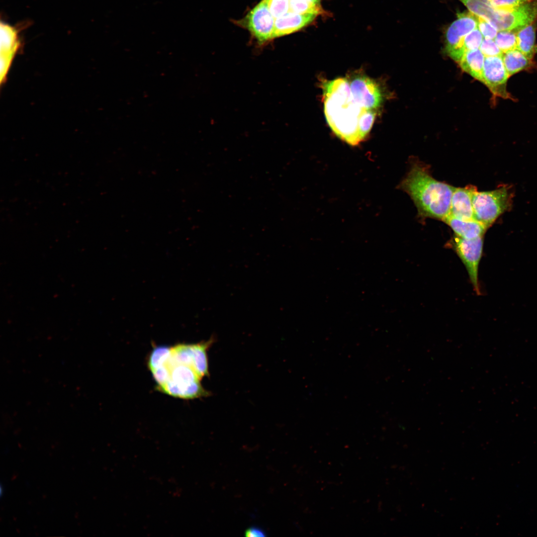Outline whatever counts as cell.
I'll return each mask as SVG.
<instances>
[{
	"mask_svg": "<svg viewBox=\"0 0 537 537\" xmlns=\"http://www.w3.org/2000/svg\"><path fill=\"white\" fill-rule=\"evenodd\" d=\"M322 85L324 113L331 129L349 145H358L363 141L359 132V120L367 110L355 100L347 78L325 81Z\"/></svg>",
	"mask_w": 537,
	"mask_h": 537,
	"instance_id": "7a4b0ae2",
	"label": "cell"
},
{
	"mask_svg": "<svg viewBox=\"0 0 537 537\" xmlns=\"http://www.w3.org/2000/svg\"><path fill=\"white\" fill-rule=\"evenodd\" d=\"M320 0H290L289 11L297 13H314L321 11Z\"/></svg>",
	"mask_w": 537,
	"mask_h": 537,
	"instance_id": "d6986e66",
	"label": "cell"
},
{
	"mask_svg": "<svg viewBox=\"0 0 537 537\" xmlns=\"http://www.w3.org/2000/svg\"><path fill=\"white\" fill-rule=\"evenodd\" d=\"M476 190V187L471 184L463 187H455L448 215L462 220H475L472 199Z\"/></svg>",
	"mask_w": 537,
	"mask_h": 537,
	"instance_id": "8fae6325",
	"label": "cell"
},
{
	"mask_svg": "<svg viewBox=\"0 0 537 537\" xmlns=\"http://www.w3.org/2000/svg\"><path fill=\"white\" fill-rule=\"evenodd\" d=\"M275 18L289 11L290 0H263Z\"/></svg>",
	"mask_w": 537,
	"mask_h": 537,
	"instance_id": "7402d4cb",
	"label": "cell"
},
{
	"mask_svg": "<svg viewBox=\"0 0 537 537\" xmlns=\"http://www.w3.org/2000/svg\"><path fill=\"white\" fill-rule=\"evenodd\" d=\"M479 49L485 56H502L503 53L493 39L484 38L479 47Z\"/></svg>",
	"mask_w": 537,
	"mask_h": 537,
	"instance_id": "cb8c5ba5",
	"label": "cell"
},
{
	"mask_svg": "<svg viewBox=\"0 0 537 537\" xmlns=\"http://www.w3.org/2000/svg\"><path fill=\"white\" fill-rule=\"evenodd\" d=\"M246 537H262L266 536V533L261 528L257 527H252L248 528L245 532Z\"/></svg>",
	"mask_w": 537,
	"mask_h": 537,
	"instance_id": "4316f807",
	"label": "cell"
},
{
	"mask_svg": "<svg viewBox=\"0 0 537 537\" xmlns=\"http://www.w3.org/2000/svg\"><path fill=\"white\" fill-rule=\"evenodd\" d=\"M494 7L498 10H511L530 0H490Z\"/></svg>",
	"mask_w": 537,
	"mask_h": 537,
	"instance_id": "d4e9b609",
	"label": "cell"
},
{
	"mask_svg": "<svg viewBox=\"0 0 537 537\" xmlns=\"http://www.w3.org/2000/svg\"><path fill=\"white\" fill-rule=\"evenodd\" d=\"M475 15L482 17L491 24L496 9L490 0H460Z\"/></svg>",
	"mask_w": 537,
	"mask_h": 537,
	"instance_id": "ac0fdd59",
	"label": "cell"
},
{
	"mask_svg": "<svg viewBox=\"0 0 537 537\" xmlns=\"http://www.w3.org/2000/svg\"><path fill=\"white\" fill-rule=\"evenodd\" d=\"M19 46L16 29L4 23L0 24V55L14 57Z\"/></svg>",
	"mask_w": 537,
	"mask_h": 537,
	"instance_id": "e0dca14e",
	"label": "cell"
},
{
	"mask_svg": "<svg viewBox=\"0 0 537 537\" xmlns=\"http://www.w3.org/2000/svg\"><path fill=\"white\" fill-rule=\"evenodd\" d=\"M509 77L502 56L485 57L482 82L494 95L505 99L512 98L506 89Z\"/></svg>",
	"mask_w": 537,
	"mask_h": 537,
	"instance_id": "30bf717a",
	"label": "cell"
},
{
	"mask_svg": "<svg viewBox=\"0 0 537 537\" xmlns=\"http://www.w3.org/2000/svg\"><path fill=\"white\" fill-rule=\"evenodd\" d=\"M483 37L478 28L466 35L463 39L462 46L463 54L468 51L479 49L483 41Z\"/></svg>",
	"mask_w": 537,
	"mask_h": 537,
	"instance_id": "44dd1931",
	"label": "cell"
},
{
	"mask_svg": "<svg viewBox=\"0 0 537 537\" xmlns=\"http://www.w3.org/2000/svg\"><path fill=\"white\" fill-rule=\"evenodd\" d=\"M512 196L509 187L505 185L491 191L477 189L472 199L474 219L488 229L511 206Z\"/></svg>",
	"mask_w": 537,
	"mask_h": 537,
	"instance_id": "277c9868",
	"label": "cell"
},
{
	"mask_svg": "<svg viewBox=\"0 0 537 537\" xmlns=\"http://www.w3.org/2000/svg\"><path fill=\"white\" fill-rule=\"evenodd\" d=\"M478 17L477 28L485 39H493L497 34V29L484 18Z\"/></svg>",
	"mask_w": 537,
	"mask_h": 537,
	"instance_id": "484cf974",
	"label": "cell"
},
{
	"mask_svg": "<svg viewBox=\"0 0 537 537\" xmlns=\"http://www.w3.org/2000/svg\"><path fill=\"white\" fill-rule=\"evenodd\" d=\"M443 221L452 230L454 235L465 239H474L483 236L487 228L476 220L465 221L450 215Z\"/></svg>",
	"mask_w": 537,
	"mask_h": 537,
	"instance_id": "4fadbf2b",
	"label": "cell"
},
{
	"mask_svg": "<svg viewBox=\"0 0 537 537\" xmlns=\"http://www.w3.org/2000/svg\"><path fill=\"white\" fill-rule=\"evenodd\" d=\"M447 245L460 259L466 268L474 290L476 294H480L478 268L483 252V236L465 239L454 235Z\"/></svg>",
	"mask_w": 537,
	"mask_h": 537,
	"instance_id": "5b68a950",
	"label": "cell"
},
{
	"mask_svg": "<svg viewBox=\"0 0 537 537\" xmlns=\"http://www.w3.org/2000/svg\"><path fill=\"white\" fill-rule=\"evenodd\" d=\"M275 19L262 0L249 12L244 24L259 44L262 45L273 39Z\"/></svg>",
	"mask_w": 537,
	"mask_h": 537,
	"instance_id": "9c48e42d",
	"label": "cell"
},
{
	"mask_svg": "<svg viewBox=\"0 0 537 537\" xmlns=\"http://www.w3.org/2000/svg\"><path fill=\"white\" fill-rule=\"evenodd\" d=\"M484 59L479 48L466 52L458 62L463 70L482 82Z\"/></svg>",
	"mask_w": 537,
	"mask_h": 537,
	"instance_id": "9a60e30c",
	"label": "cell"
},
{
	"mask_svg": "<svg viewBox=\"0 0 537 537\" xmlns=\"http://www.w3.org/2000/svg\"><path fill=\"white\" fill-rule=\"evenodd\" d=\"M348 80L353 97L360 107L375 110L380 107L383 96L380 88L374 80L360 72L352 75Z\"/></svg>",
	"mask_w": 537,
	"mask_h": 537,
	"instance_id": "ba28073f",
	"label": "cell"
},
{
	"mask_svg": "<svg viewBox=\"0 0 537 537\" xmlns=\"http://www.w3.org/2000/svg\"><path fill=\"white\" fill-rule=\"evenodd\" d=\"M502 59L509 77L521 71L537 68L533 59L527 57L517 49L503 53Z\"/></svg>",
	"mask_w": 537,
	"mask_h": 537,
	"instance_id": "5bb4252c",
	"label": "cell"
},
{
	"mask_svg": "<svg viewBox=\"0 0 537 537\" xmlns=\"http://www.w3.org/2000/svg\"><path fill=\"white\" fill-rule=\"evenodd\" d=\"M457 18L448 27L446 34V49L458 62L463 53L462 46L465 36L477 28L478 17L471 12L458 13Z\"/></svg>",
	"mask_w": 537,
	"mask_h": 537,
	"instance_id": "52a82bcc",
	"label": "cell"
},
{
	"mask_svg": "<svg viewBox=\"0 0 537 537\" xmlns=\"http://www.w3.org/2000/svg\"><path fill=\"white\" fill-rule=\"evenodd\" d=\"M214 338L195 344L180 343L170 347L169 357L174 362L191 367L202 379L209 375L207 351Z\"/></svg>",
	"mask_w": 537,
	"mask_h": 537,
	"instance_id": "8992f818",
	"label": "cell"
},
{
	"mask_svg": "<svg viewBox=\"0 0 537 537\" xmlns=\"http://www.w3.org/2000/svg\"><path fill=\"white\" fill-rule=\"evenodd\" d=\"M494 39L495 42L503 53L517 49V33L513 30L500 31Z\"/></svg>",
	"mask_w": 537,
	"mask_h": 537,
	"instance_id": "ffe728a7",
	"label": "cell"
},
{
	"mask_svg": "<svg viewBox=\"0 0 537 537\" xmlns=\"http://www.w3.org/2000/svg\"><path fill=\"white\" fill-rule=\"evenodd\" d=\"M317 15L288 11L275 18L273 38L296 32L311 23Z\"/></svg>",
	"mask_w": 537,
	"mask_h": 537,
	"instance_id": "7c38bea8",
	"label": "cell"
},
{
	"mask_svg": "<svg viewBox=\"0 0 537 537\" xmlns=\"http://www.w3.org/2000/svg\"><path fill=\"white\" fill-rule=\"evenodd\" d=\"M517 49L525 55L533 59L537 53L536 44V27L531 23L519 30L517 33Z\"/></svg>",
	"mask_w": 537,
	"mask_h": 537,
	"instance_id": "2e32d148",
	"label": "cell"
},
{
	"mask_svg": "<svg viewBox=\"0 0 537 537\" xmlns=\"http://www.w3.org/2000/svg\"><path fill=\"white\" fill-rule=\"evenodd\" d=\"M169 351L170 349L150 369L155 370L163 382L157 387L158 390L171 396L185 399L208 396L210 393L203 387L200 383L201 379L195 371L188 366L172 361L169 358Z\"/></svg>",
	"mask_w": 537,
	"mask_h": 537,
	"instance_id": "3957f363",
	"label": "cell"
},
{
	"mask_svg": "<svg viewBox=\"0 0 537 537\" xmlns=\"http://www.w3.org/2000/svg\"><path fill=\"white\" fill-rule=\"evenodd\" d=\"M375 110H367L361 116L359 122V132L364 140L369 134L376 115Z\"/></svg>",
	"mask_w": 537,
	"mask_h": 537,
	"instance_id": "603a6c76",
	"label": "cell"
},
{
	"mask_svg": "<svg viewBox=\"0 0 537 537\" xmlns=\"http://www.w3.org/2000/svg\"><path fill=\"white\" fill-rule=\"evenodd\" d=\"M399 187L406 192L422 218L443 220L449 213L455 187L434 178L430 167L419 159H410V168Z\"/></svg>",
	"mask_w": 537,
	"mask_h": 537,
	"instance_id": "6da1fadb",
	"label": "cell"
}]
</instances>
